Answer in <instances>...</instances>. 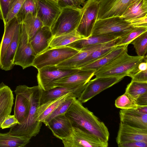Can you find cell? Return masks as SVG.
<instances>
[{"mask_svg":"<svg viewBox=\"0 0 147 147\" xmlns=\"http://www.w3.org/2000/svg\"><path fill=\"white\" fill-rule=\"evenodd\" d=\"M42 90L38 86L29 87L26 85H19L16 88L15 94H20L29 100L30 107L27 117L21 124L10 128L8 132L11 134L18 136H25L31 138L36 136L40 131L42 123L37 121L36 111L41 104Z\"/></svg>","mask_w":147,"mask_h":147,"instance_id":"obj_1","label":"cell"},{"mask_svg":"<svg viewBox=\"0 0 147 147\" xmlns=\"http://www.w3.org/2000/svg\"><path fill=\"white\" fill-rule=\"evenodd\" d=\"M65 115L73 127L88 131L105 142L108 143L109 133L107 127L77 98H75Z\"/></svg>","mask_w":147,"mask_h":147,"instance_id":"obj_2","label":"cell"},{"mask_svg":"<svg viewBox=\"0 0 147 147\" xmlns=\"http://www.w3.org/2000/svg\"><path fill=\"white\" fill-rule=\"evenodd\" d=\"M126 51L94 73L96 78L114 77L123 78L130 76L137 69L144 56H132Z\"/></svg>","mask_w":147,"mask_h":147,"instance_id":"obj_3","label":"cell"},{"mask_svg":"<svg viewBox=\"0 0 147 147\" xmlns=\"http://www.w3.org/2000/svg\"><path fill=\"white\" fill-rule=\"evenodd\" d=\"M134 28L129 22L121 17H113L97 20L91 35L121 37L130 32Z\"/></svg>","mask_w":147,"mask_h":147,"instance_id":"obj_4","label":"cell"},{"mask_svg":"<svg viewBox=\"0 0 147 147\" xmlns=\"http://www.w3.org/2000/svg\"><path fill=\"white\" fill-rule=\"evenodd\" d=\"M82 14V9L70 7L62 8L50 28L53 37L76 30Z\"/></svg>","mask_w":147,"mask_h":147,"instance_id":"obj_5","label":"cell"},{"mask_svg":"<svg viewBox=\"0 0 147 147\" xmlns=\"http://www.w3.org/2000/svg\"><path fill=\"white\" fill-rule=\"evenodd\" d=\"M79 51L66 46L49 48L36 56L32 66L38 69L46 66L57 65L71 57Z\"/></svg>","mask_w":147,"mask_h":147,"instance_id":"obj_6","label":"cell"},{"mask_svg":"<svg viewBox=\"0 0 147 147\" xmlns=\"http://www.w3.org/2000/svg\"><path fill=\"white\" fill-rule=\"evenodd\" d=\"M65 147H107L108 143L90 132L73 127L68 136L62 140Z\"/></svg>","mask_w":147,"mask_h":147,"instance_id":"obj_7","label":"cell"},{"mask_svg":"<svg viewBox=\"0 0 147 147\" xmlns=\"http://www.w3.org/2000/svg\"><path fill=\"white\" fill-rule=\"evenodd\" d=\"M80 69L61 67L56 65L42 67L38 69L37 78L38 85L44 90L52 89L54 81L74 74Z\"/></svg>","mask_w":147,"mask_h":147,"instance_id":"obj_8","label":"cell"},{"mask_svg":"<svg viewBox=\"0 0 147 147\" xmlns=\"http://www.w3.org/2000/svg\"><path fill=\"white\" fill-rule=\"evenodd\" d=\"M36 56L25 29L21 23L19 41L14 55L13 64L14 65H19L24 69L32 66Z\"/></svg>","mask_w":147,"mask_h":147,"instance_id":"obj_9","label":"cell"},{"mask_svg":"<svg viewBox=\"0 0 147 147\" xmlns=\"http://www.w3.org/2000/svg\"><path fill=\"white\" fill-rule=\"evenodd\" d=\"M99 9L98 3L92 0L87 1L82 8L81 17L76 31L83 38L91 35Z\"/></svg>","mask_w":147,"mask_h":147,"instance_id":"obj_10","label":"cell"},{"mask_svg":"<svg viewBox=\"0 0 147 147\" xmlns=\"http://www.w3.org/2000/svg\"><path fill=\"white\" fill-rule=\"evenodd\" d=\"M122 79L114 77H95L88 82L84 90L77 99L82 103L86 102Z\"/></svg>","mask_w":147,"mask_h":147,"instance_id":"obj_11","label":"cell"},{"mask_svg":"<svg viewBox=\"0 0 147 147\" xmlns=\"http://www.w3.org/2000/svg\"><path fill=\"white\" fill-rule=\"evenodd\" d=\"M36 14L44 26L50 28L62 9L52 0H36Z\"/></svg>","mask_w":147,"mask_h":147,"instance_id":"obj_12","label":"cell"},{"mask_svg":"<svg viewBox=\"0 0 147 147\" xmlns=\"http://www.w3.org/2000/svg\"><path fill=\"white\" fill-rule=\"evenodd\" d=\"M133 0H102L98 3L97 20L121 17Z\"/></svg>","mask_w":147,"mask_h":147,"instance_id":"obj_13","label":"cell"},{"mask_svg":"<svg viewBox=\"0 0 147 147\" xmlns=\"http://www.w3.org/2000/svg\"><path fill=\"white\" fill-rule=\"evenodd\" d=\"M116 141L117 144L134 141L147 142V129L133 127L120 122Z\"/></svg>","mask_w":147,"mask_h":147,"instance_id":"obj_14","label":"cell"},{"mask_svg":"<svg viewBox=\"0 0 147 147\" xmlns=\"http://www.w3.org/2000/svg\"><path fill=\"white\" fill-rule=\"evenodd\" d=\"M95 71L80 69L76 73L53 83V88L56 87H74L86 84L94 76Z\"/></svg>","mask_w":147,"mask_h":147,"instance_id":"obj_15","label":"cell"},{"mask_svg":"<svg viewBox=\"0 0 147 147\" xmlns=\"http://www.w3.org/2000/svg\"><path fill=\"white\" fill-rule=\"evenodd\" d=\"M120 122L131 126L147 129V113L136 109H121L119 112Z\"/></svg>","mask_w":147,"mask_h":147,"instance_id":"obj_16","label":"cell"},{"mask_svg":"<svg viewBox=\"0 0 147 147\" xmlns=\"http://www.w3.org/2000/svg\"><path fill=\"white\" fill-rule=\"evenodd\" d=\"M47 126L54 136L61 140L69 136L73 127L70 121L65 114L53 118Z\"/></svg>","mask_w":147,"mask_h":147,"instance_id":"obj_17","label":"cell"},{"mask_svg":"<svg viewBox=\"0 0 147 147\" xmlns=\"http://www.w3.org/2000/svg\"><path fill=\"white\" fill-rule=\"evenodd\" d=\"M53 38L50 27L43 26L40 28L30 42L36 56L49 48Z\"/></svg>","mask_w":147,"mask_h":147,"instance_id":"obj_18","label":"cell"},{"mask_svg":"<svg viewBox=\"0 0 147 147\" xmlns=\"http://www.w3.org/2000/svg\"><path fill=\"white\" fill-rule=\"evenodd\" d=\"M14 99L10 88L3 82L0 83V128L6 118L10 115Z\"/></svg>","mask_w":147,"mask_h":147,"instance_id":"obj_19","label":"cell"},{"mask_svg":"<svg viewBox=\"0 0 147 147\" xmlns=\"http://www.w3.org/2000/svg\"><path fill=\"white\" fill-rule=\"evenodd\" d=\"M87 83L76 86L56 87L48 90H42L41 104L54 100L69 93L74 94L78 98L84 90Z\"/></svg>","mask_w":147,"mask_h":147,"instance_id":"obj_20","label":"cell"},{"mask_svg":"<svg viewBox=\"0 0 147 147\" xmlns=\"http://www.w3.org/2000/svg\"><path fill=\"white\" fill-rule=\"evenodd\" d=\"M71 96L77 98L72 93H69L55 99L41 104L37 108L36 111L37 121L43 123L47 117L63 102Z\"/></svg>","mask_w":147,"mask_h":147,"instance_id":"obj_21","label":"cell"},{"mask_svg":"<svg viewBox=\"0 0 147 147\" xmlns=\"http://www.w3.org/2000/svg\"><path fill=\"white\" fill-rule=\"evenodd\" d=\"M128 45L117 46L107 54L80 69L96 71L111 61L123 52L127 51Z\"/></svg>","mask_w":147,"mask_h":147,"instance_id":"obj_22","label":"cell"},{"mask_svg":"<svg viewBox=\"0 0 147 147\" xmlns=\"http://www.w3.org/2000/svg\"><path fill=\"white\" fill-rule=\"evenodd\" d=\"M21 24V23L18 21L16 17L4 26V33L0 44V65L17 29Z\"/></svg>","mask_w":147,"mask_h":147,"instance_id":"obj_23","label":"cell"},{"mask_svg":"<svg viewBox=\"0 0 147 147\" xmlns=\"http://www.w3.org/2000/svg\"><path fill=\"white\" fill-rule=\"evenodd\" d=\"M147 16V0H133L121 16L130 22Z\"/></svg>","mask_w":147,"mask_h":147,"instance_id":"obj_24","label":"cell"},{"mask_svg":"<svg viewBox=\"0 0 147 147\" xmlns=\"http://www.w3.org/2000/svg\"><path fill=\"white\" fill-rule=\"evenodd\" d=\"M21 25L17 29L12 41L7 48L0 65L1 69L5 71L12 69L14 65L13 61L19 41Z\"/></svg>","mask_w":147,"mask_h":147,"instance_id":"obj_25","label":"cell"},{"mask_svg":"<svg viewBox=\"0 0 147 147\" xmlns=\"http://www.w3.org/2000/svg\"><path fill=\"white\" fill-rule=\"evenodd\" d=\"M105 43L93 45L83 49L71 57L56 65L72 69L78 68L76 66L79 63Z\"/></svg>","mask_w":147,"mask_h":147,"instance_id":"obj_26","label":"cell"},{"mask_svg":"<svg viewBox=\"0 0 147 147\" xmlns=\"http://www.w3.org/2000/svg\"><path fill=\"white\" fill-rule=\"evenodd\" d=\"M118 38L108 36H92L81 39L72 42L66 46L71 47L79 51L88 46L100 43H105Z\"/></svg>","mask_w":147,"mask_h":147,"instance_id":"obj_27","label":"cell"},{"mask_svg":"<svg viewBox=\"0 0 147 147\" xmlns=\"http://www.w3.org/2000/svg\"><path fill=\"white\" fill-rule=\"evenodd\" d=\"M121 37L105 43L102 46L91 53L81 61L76 66L80 69L104 56L117 46V44Z\"/></svg>","mask_w":147,"mask_h":147,"instance_id":"obj_28","label":"cell"},{"mask_svg":"<svg viewBox=\"0 0 147 147\" xmlns=\"http://www.w3.org/2000/svg\"><path fill=\"white\" fill-rule=\"evenodd\" d=\"M16 98L14 109V115L19 123H22L28 114L30 103L28 99L20 94H16Z\"/></svg>","mask_w":147,"mask_h":147,"instance_id":"obj_29","label":"cell"},{"mask_svg":"<svg viewBox=\"0 0 147 147\" xmlns=\"http://www.w3.org/2000/svg\"><path fill=\"white\" fill-rule=\"evenodd\" d=\"M31 138L25 136L11 134L9 132L0 133V147H24L30 142Z\"/></svg>","mask_w":147,"mask_h":147,"instance_id":"obj_30","label":"cell"},{"mask_svg":"<svg viewBox=\"0 0 147 147\" xmlns=\"http://www.w3.org/2000/svg\"><path fill=\"white\" fill-rule=\"evenodd\" d=\"M21 23L25 29L30 41L39 29L44 26L42 22L37 17V14H28Z\"/></svg>","mask_w":147,"mask_h":147,"instance_id":"obj_31","label":"cell"},{"mask_svg":"<svg viewBox=\"0 0 147 147\" xmlns=\"http://www.w3.org/2000/svg\"><path fill=\"white\" fill-rule=\"evenodd\" d=\"M83 38L76 30L69 33L53 37L49 44V48L66 46L69 44Z\"/></svg>","mask_w":147,"mask_h":147,"instance_id":"obj_32","label":"cell"},{"mask_svg":"<svg viewBox=\"0 0 147 147\" xmlns=\"http://www.w3.org/2000/svg\"><path fill=\"white\" fill-rule=\"evenodd\" d=\"M115 105L121 109H136L140 106L137 104L136 100L126 92L116 99Z\"/></svg>","mask_w":147,"mask_h":147,"instance_id":"obj_33","label":"cell"},{"mask_svg":"<svg viewBox=\"0 0 147 147\" xmlns=\"http://www.w3.org/2000/svg\"><path fill=\"white\" fill-rule=\"evenodd\" d=\"M125 92L136 99L140 96L147 92V82L131 81L127 85Z\"/></svg>","mask_w":147,"mask_h":147,"instance_id":"obj_34","label":"cell"},{"mask_svg":"<svg viewBox=\"0 0 147 147\" xmlns=\"http://www.w3.org/2000/svg\"><path fill=\"white\" fill-rule=\"evenodd\" d=\"M29 14H36V0H25L16 17L18 21L21 23Z\"/></svg>","mask_w":147,"mask_h":147,"instance_id":"obj_35","label":"cell"},{"mask_svg":"<svg viewBox=\"0 0 147 147\" xmlns=\"http://www.w3.org/2000/svg\"><path fill=\"white\" fill-rule=\"evenodd\" d=\"M133 45L137 55L144 56L147 52V31L134 39L131 42Z\"/></svg>","mask_w":147,"mask_h":147,"instance_id":"obj_36","label":"cell"},{"mask_svg":"<svg viewBox=\"0 0 147 147\" xmlns=\"http://www.w3.org/2000/svg\"><path fill=\"white\" fill-rule=\"evenodd\" d=\"M75 98L71 96L65 100L47 117L43 123L47 126L49 121L53 118L60 115L65 114Z\"/></svg>","mask_w":147,"mask_h":147,"instance_id":"obj_37","label":"cell"},{"mask_svg":"<svg viewBox=\"0 0 147 147\" xmlns=\"http://www.w3.org/2000/svg\"><path fill=\"white\" fill-rule=\"evenodd\" d=\"M147 31V27H134V29L125 36L121 37L117 46L128 45L136 38L143 32Z\"/></svg>","mask_w":147,"mask_h":147,"instance_id":"obj_38","label":"cell"},{"mask_svg":"<svg viewBox=\"0 0 147 147\" xmlns=\"http://www.w3.org/2000/svg\"><path fill=\"white\" fill-rule=\"evenodd\" d=\"M25 0H12L6 20L5 24L16 17Z\"/></svg>","mask_w":147,"mask_h":147,"instance_id":"obj_39","label":"cell"},{"mask_svg":"<svg viewBox=\"0 0 147 147\" xmlns=\"http://www.w3.org/2000/svg\"><path fill=\"white\" fill-rule=\"evenodd\" d=\"M12 0H0V19L3 21L4 25Z\"/></svg>","mask_w":147,"mask_h":147,"instance_id":"obj_40","label":"cell"},{"mask_svg":"<svg viewBox=\"0 0 147 147\" xmlns=\"http://www.w3.org/2000/svg\"><path fill=\"white\" fill-rule=\"evenodd\" d=\"M85 0H60L58 5L62 8L70 7L82 9L81 5H84Z\"/></svg>","mask_w":147,"mask_h":147,"instance_id":"obj_41","label":"cell"},{"mask_svg":"<svg viewBox=\"0 0 147 147\" xmlns=\"http://www.w3.org/2000/svg\"><path fill=\"white\" fill-rule=\"evenodd\" d=\"M131 81L147 82V70L144 71L138 69L130 76Z\"/></svg>","mask_w":147,"mask_h":147,"instance_id":"obj_42","label":"cell"},{"mask_svg":"<svg viewBox=\"0 0 147 147\" xmlns=\"http://www.w3.org/2000/svg\"><path fill=\"white\" fill-rule=\"evenodd\" d=\"M19 123L15 117L14 115H8L2 123L1 128L2 129L11 128Z\"/></svg>","mask_w":147,"mask_h":147,"instance_id":"obj_43","label":"cell"},{"mask_svg":"<svg viewBox=\"0 0 147 147\" xmlns=\"http://www.w3.org/2000/svg\"><path fill=\"white\" fill-rule=\"evenodd\" d=\"M119 147H147V142L134 141L117 144Z\"/></svg>","mask_w":147,"mask_h":147,"instance_id":"obj_44","label":"cell"},{"mask_svg":"<svg viewBox=\"0 0 147 147\" xmlns=\"http://www.w3.org/2000/svg\"><path fill=\"white\" fill-rule=\"evenodd\" d=\"M134 27H147V16L136 19L129 22Z\"/></svg>","mask_w":147,"mask_h":147,"instance_id":"obj_45","label":"cell"},{"mask_svg":"<svg viewBox=\"0 0 147 147\" xmlns=\"http://www.w3.org/2000/svg\"><path fill=\"white\" fill-rule=\"evenodd\" d=\"M136 100L138 106H147V92L140 96Z\"/></svg>","mask_w":147,"mask_h":147,"instance_id":"obj_46","label":"cell"},{"mask_svg":"<svg viewBox=\"0 0 147 147\" xmlns=\"http://www.w3.org/2000/svg\"><path fill=\"white\" fill-rule=\"evenodd\" d=\"M93 1L99 3V2H100V1H101L102 0H92Z\"/></svg>","mask_w":147,"mask_h":147,"instance_id":"obj_47","label":"cell"},{"mask_svg":"<svg viewBox=\"0 0 147 147\" xmlns=\"http://www.w3.org/2000/svg\"><path fill=\"white\" fill-rule=\"evenodd\" d=\"M56 3H57L58 4V3L59 2V1L60 0H52Z\"/></svg>","mask_w":147,"mask_h":147,"instance_id":"obj_48","label":"cell"}]
</instances>
